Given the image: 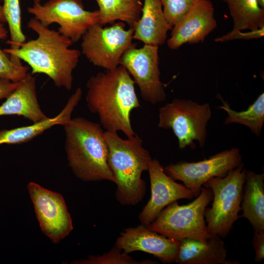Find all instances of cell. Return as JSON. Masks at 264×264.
<instances>
[{"label":"cell","mask_w":264,"mask_h":264,"mask_svg":"<svg viewBox=\"0 0 264 264\" xmlns=\"http://www.w3.org/2000/svg\"><path fill=\"white\" fill-rule=\"evenodd\" d=\"M29 28L37 34V38L20 44L19 48H5L11 60L26 62L31 68V74L47 75L58 88L70 90L72 87V73L78 65L81 52L70 48L73 44L58 31L45 26L34 18L27 23Z\"/></svg>","instance_id":"1"},{"label":"cell","mask_w":264,"mask_h":264,"mask_svg":"<svg viewBox=\"0 0 264 264\" xmlns=\"http://www.w3.org/2000/svg\"><path fill=\"white\" fill-rule=\"evenodd\" d=\"M135 84L121 65L91 76L86 84V100L90 111L98 115L106 131H121L128 138L136 135L131 125V113L140 107Z\"/></svg>","instance_id":"2"},{"label":"cell","mask_w":264,"mask_h":264,"mask_svg":"<svg viewBox=\"0 0 264 264\" xmlns=\"http://www.w3.org/2000/svg\"><path fill=\"white\" fill-rule=\"evenodd\" d=\"M68 166L85 181L115 179L108 163V148L100 124L78 117L63 126Z\"/></svg>","instance_id":"3"},{"label":"cell","mask_w":264,"mask_h":264,"mask_svg":"<svg viewBox=\"0 0 264 264\" xmlns=\"http://www.w3.org/2000/svg\"><path fill=\"white\" fill-rule=\"evenodd\" d=\"M108 148V165L117 186L115 197L123 205H135L144 198L146 191L142 174L148 171L153 159L136 134L123 139L116 131L104 132Z\"/></svg>","instance_id":"4"},{"label":"cell","mask_w":264,"mask_h":264,"mask_svg":"<svg viewBox=\"0 0 264 264\" xmlns=\"http://www.w3.org/2000/svg\"><path fill=\"white\" fill-rule=\"evenodd\" d=\"M246 172L242 163L224 177L212 178L203 184L213 195L211 207L204 211L207 231L211 236L224 238L240 218Z\"/></svg>","instance_id":"5"},{"label":"cell","mask_w":264,"mask_h":264,"mask_svg":"<svg viewBox=\"0 0 264 264\" xmlns=\"http://www.w3.org/2000/svg\"><path fill=\"white\" fill-rule=\"evenodd\" d=\"M213 197L211 189L202 187L200 194L192 202L183 205H179L177 201L172 202L147 226L177 241L188 238L206 242L212 236L207 231L204 211Z\"/></svg>","instance_id":"6"},{"label":"cell","mask_w":264,"mask_h":264,"mask_svg":"<svg viewBox=\"0 0 264 264\" xmlns=\"http://www.w3.org/2000/svg\"><path fill=\"white\" fill-rule=\"evenodd\" d=\"M212 117L208 103L199 104L187 99H174L159 109L158 127L172 129L178 139L179 148L195 149L194 141L204 146L206 126Z\"/></svg>","instance_id":"7"},{"label":"cell","mask_w":264,"mask_h":264,"mask_svg":"<svg viewBox=\"0 0 264 264\" xmlns=\"http://www.w3.org/2000/svg\"><path fill=\"white\" fill-rule=\"evenodd\" d=\"M133 33V28L126 29L121 21L106 27L97 23L82 36L81 53L95 66L114 69L119 66L122 56L132 44Z\"/></svg>","instance_id":"8"},{"label":"cell","mask_w":264,"mask_h":264,"mask_svg":"<svg viewBox=\"0 0 264 264\" xmlns=\"http://www.w3.org/2000/svg\"><path fill=\"white\" fill-rule=\"evenodd\" d=\"M28 12L45 26L58 24V32L73 43L99 22L98 10H86L82 0H48L43 4L34 2L28 8Z\"/></svg>","instance_id":"9"},{"label":"cell","mask_w":264,"mask_h":264,"mask_svg":"<svg viewBox=\"0 0 264 264\" xmlns=\"http://www.w3.org/2000/svg\"><path fill=\"white\" fill-rule=\"evenodd\" d=\"M242 163V156L239 149L233 148L199 161H181L172 163L165 166L164 170L174 180L182 181L196 198L208 180L215 177H224Z\"/></svg>","instance_id":"10"},{"label":"cell","mask_w":264,"mask_h":264,"mask_svg":"<svg viewBox=\"0 0 264 264\" xmlns=\"http://www.w3.org/2000/svg\"><path fill=\"white\" fill-rule=\"evenodd\" d=\"M132 44L122 56L119 65L125 67L139 88L142 99L153 105L165 101L166 93L160 79L158 46Z\"/></svg>","instance_id":"11"},{"label":"cell","mask_w":264,"mask_h":264,"mask_svg":"<svg viewBox=\"0 0 264 264\" xmlns=\"http://www.w3.org/2000/svg\"><path fill=\"white\" fill-rule=\"evenodd\" d=\"M27 188L42 232L53 243H58L73 229L63 197L33 182Z\"/></svg>","instance_id":"12"},{"label":"cell","mask_w":264,"mask_h":264,"mask_svg":"<svg viewBox=\"0 0 264 264\" xmlns=\"http://www.w3.org/2000/svg\"><path fill=\"white\" fill-rule=\"evenodd\" d=\"M149 173L151 195L139 215L141 224L149 226L161 211L172 202L181 199H192L194 196L183 184H179L168 176L156 159L152 160Z\"/></svg>","instance_id":"13"},{"label":"cell","mask_w":264,"mask_h":264,"mask_svg":"<svg viewBox=\"0 0 264 264\" xmlns=\"http://www.w3.org/2000/svg\"><path fill=\"white\" fill-rule=\"evenodd\" d=\"M214 12L210 0H200L173 26L168 46L176 49L186 43L203 42L217 27Z\"/></svg>","instance_id":"14"},{"label":"cell","mask_w":264,"mask_h":264,"mask_svg":"<svg viewBox=\"0 0 264 264\" xmlns=\"http://www.w3.org/2000/svg\"><path fill=\"white\" fill-rule=\"evenodd\" d=\"M126 253L140 251L153 255L163 263L176 258L179 242L166 237L142 224L125 229L115 244Z\"/></svg>","instance_id":"15"},{"label":"cell","mask_w":264,"mask_h":264,"mask_svg":"<svg viewBox=\"0 0 264 264\" xmlns=\"http://www.w3.org/2000/svg\"><path fill=\"white\" fill-rule=\"evenodd\" d=\"M17 115L34 123L49 118L42 110L38 102L36 78L31 74L20 81L18 86L0 105V116Z\"/></svg>","instance_id":"16"},{"label":"cell","mask_w":264,"mask_h":264,"mask_svg":"<svg viewBox=\"0 0 264 264\" xmlns=\"http://www.w3.org/2000/svg\"><path fill=\"white\" fill-rule=\"evenodd\" d=\"M179 242L176 263L179 264H238L226 259L227 250L220 237L212 236L206 242L193 239Z\"/></svg>","instance_id":"17"},{"label":"cell","mask_w":264,"mask_h":264,"mask_svg":"<svg viewBox=\"0 0 264 264\" xmlns=\"http://www.w3.org/2000/svg\"><path fill=\"white\" fill-rule=\"evenodd\" d=\"M82 90L78 88L69 98L63 110L55 116L33 124L0 131V145L27 142L55 125L64 126L71 119V114L82 97Z\"/></svg>","instance_id":"18"},{"label":"cell","mask_w":264,"mask_h":264,"mask_svg":"<svg viewBox=\"0 0 264 264\" xmlns=\"http://www.w3.org/2000/svg\"><path fill=\"white\" fill-rule=\"evenodd\" d=\"M133 28V39L144 44H164L172 27L165 17L160 0H144L140 18Z\"/></svg>","instance_id":"19"},{"label":"cell","mask_w":264,"mask_h":264,"mask_svg":"<svg viewBox=\"0 0 264 264\" xmlns=\"http://www.w3.org/2000/svg\"><path fill=\"white\" fill-rule=\"evenodd\" d=\"M243 217L254 229L264 230V174L246 172L241 204Z\"/></svg>","instance_id":"20"},{"label":"cell","mask_w":264,"mask_h":264,"mask_svg":"<svg viewBox=\"0 0 264 264\" xmlns=\"http://www.w3.org/2000/svg\"><path fill=\"white\" fill-rule=\"evenodd\" d=\"M99 7V23L102 26L115 21L126 22L133 28L140 18L141 0H95Z\"/></svg>","instance_id":"21"},{"label":"cell","mask_w":264,"mask_h":264,"mask_svg":"<svg viewBox=\"0 0 264 264\" xmlns=\"http://www.w3.org/2000/svg\"><path fill=\"white\" fill-rule=\"evenodd\" d=\"M233 21L232 31L264 27V8L257 0H226Z\"/></svg>","instance_id":"22"},{"label":"cell","mask_w":264,"mask_h":264,"mask_svg":"<svg viewBox=\"0 0 264 264\" xmlns=\"http://www.w3.org/2000/svg\"><path fill=\"white\" fill-rule=\"evenodd\" d=\"M222 105L219 108L224 110L228 116L224 124L238 123L247 127L257 136H259L264 123V93H262L246 110L237 111L230 108L227 102L220 97Z\"/></svg>","instance_id":"23"},{"label":"cell","mask_w":264,"mask_h":264,"mask_svg":"<svg viewBox=\"0 0 264 264\" xmlns=\"http://www.w3.org/2000/svg\"><path fill=\"white\" fill-rule=\"evenodd\" d=\"M2 10L10 32V40L7 43L11 48L17 49L26 41V36L22 28L20 0H2Z\"/></svg>","instance_id":"24"},{"label":"cell","mask_w":264,"mask_h":264,"mask_svg":"<svg viewBox=\"0 0 264 264\" xmlns=\"http://www.w3.org/2000/svg\"><path fill=\"white\" fill-rule=\"evenodd\" d=\"M7 35L4 23L0 22V41L5 40ZM6 54L0 47V79L13 82L23 79L28 74L29 67L11 60Z\"/></svg>","instance_id":"25"},{"label":"cell","mask_w":264,"mask_h":264,"mask_svg":"<svg viewBox=\"0 0 264 264\" xmlns=\"http://www.w3.org/2000/svg\"><path fill=\"white\" fill-rule=\"evenodd\" d=\"M77 264H155L156 261L150 260L137 261L128 253L122 252V250L115 244L107 253L101 256H89L88 259L73 262Z\"/></svg>","instance_id":"26"},{"label":"cell","mask_w":264,"mask_h":264,"mask_svg":"<svg viewBox=\"0 0 264 264\" xmlns=\"http://www.w3.org/2000/svg\"><path fill=\"white\" fill-rule=\"evenodd\" d=\"M200 0H160L165 17L173 26Z\"/></svg>","instance_id":"27"},{"label":"cell","mask_w":264,"mask_h":264,"mask_svg":"<svg viewBox=\"0 0 264 264\" xmlns=\"http://www.w3.org/2000/svg\"><path fill=\"white\" fill-rule=\"evenodd\" d=\"M264 27L258 29L250 30L246 33L240 31H230V32L217 38L215 42H223L235 39H251L261 38L264 36Z\"/></svg>","instance_id":"28"},{"label":"cell","mask_w":264,"mask_h":264,"mask_svg":"<svg viewBox=\"0 0 264 264\" xmlns=\"http://www.w3.org/2000/svg\"><path fill=\"white\" fill-rule=\"evenodd\" d=\"M253 245L255 251V261L260 262L264 258V230L254 229Z\"/></svg>","instance_id":"29"},{"label":"cell","mask_w":264,"mask_h":264,"mask_svg":"<svg viewBox=\"0 0 264 264\" xmlns=\"http://www.w3.org/2000/svg\"><path fill=\"white\" fill-rule=\"evenodd\" d=\"M20 82L0 79V100L6 98L18 86Z\"/></svg>","instance_id":"30"},{"label":"cell","mask_w":264,"mask_h":264,"mask_svg":"<svg viewBox=\"0 0 264 264\" xmlns=\"http://www.w3.org/2000/svg\"><path fill=\"white\" fill-rule=\"evenodd\" d=\"M0 22H6L5 19L3 15L2 5L0 4Z\"/></svg>","instance_id":"31"},{"label":"cell","mask_w":264,"mask_h":264,"mask_svg":"<svg viewBox=\"0 0 264 264\" xmlns=\"http://www.w3.org/2000/svg\"><path fill=\"white\" fill-rule=\"evenodd\" d=\"M260 5L263 7L264 8V0H257Z\"/></svg>","instance_id":"32"},{"label":"cell","mask_w":264,"mask_h":264,"mask_svg":"<svg viewBox=\"0 0 264 264\" xmlns=\"http://www.w3.org/2000/svg\"><path fill=\"white\" fill-rule=\"evenodd\" d=\"M34 2L41 3L44 0H32Z\"/></svg>","instance_id":"33"},{"label":"cell","mask_w":264,"mask_h":264,"mask_svg":"<svg viewBox=\"0 0 264 264\" xmlns=\"http://www.w3.org/2000/svg\"><path fill=\"white\" fill-rule=\"evenodd\" d=\"M221 0L225 2L226 0Z\"/></svg>","instance_id":"34"},{"label":"cell","mask_w":264,"mask_h":264,"mask_svg":"<svg viewBox=\"0 0 264 264\" xmlns=\"http://www.w3.org/2000/svg\"><path fill=\"white\" fill-rule=\"evenodd\" d=\"M1 1H2V0H0V2Z\"/></svg>","instance_id":"35"}]
</instances>
